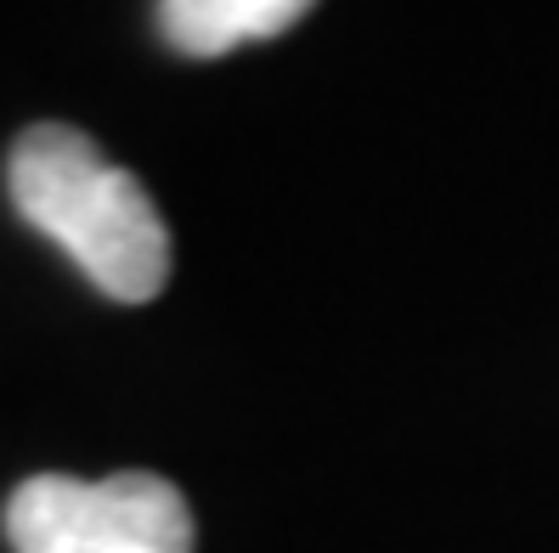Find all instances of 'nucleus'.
Segmentation results:
<instances>
[{
  "label": "nucleus",
  "instance_id": "f257e3e1",
  "mask_svg": "<svg viewBox=\"0 0 559 553\" xmlns=\"http://www.w3.org/2000/svg\"><path fill=\"white\" fill-rule=\"evenodd\" d=\"M12 209L51 238L119 305H147L170 282V226L147 187L74 124L23 130L7 158Z\"/></svg>",
  "mask_w": 559,
  "mask_h": 553
},
{
  "label": "nucleus",
  "instance_id": "f03ea898",
  "mask_svg": "<svg viewBox=\"0 0 559 553\" xmlns=\"http://www.w3.org/2000/svg\"><path fill=\"white\" fill-rule=\"evenodd\" d=\"M7 537L17 553H192V508L142 469L108 480L35 474L7 503Z\"/></svg>",
  "mask_w": 559,
  "mask_h": 553
},
{
  "label": "nucleus",
  "instance_id": "7ed1b4c3",
  "mask_svg": "<svg viewBox=\"0 0 559 553\" xmlns=\"http://www.w3.org/2000/svg\"><path fill=\"white\" fill-rule=\"evenodd\" d=\"M317 0H158V35L181 57H226L254 40H277Z\"/></svg>",
  "mask_w": 559,
  "mask_h": 553
}]
</instances>
